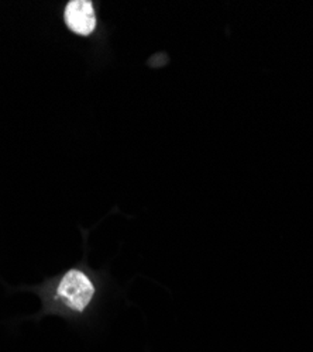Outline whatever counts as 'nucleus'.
Wrapping results in <instances>:
<instances>
[{"mask_svg":"<svg viewBox=\"0 0 313 352\" xmlns=\"http://www.w3.org/2000/svg\"><path fill=\"white\" fill-rule=\"evenodd\" d=\"M65 23L71 32L79 36H89L96 27V16L92 2L71 0L65 8Z\"/></svg>","mask_w":313,"mask_h":352,"instance_id":"obj_2","label":"nucleus"},{"mask_svg":"<svg viewBox=\"0 0 313 352\" xmlns=\"http://www.w3.org/2000/svg\"><path fill=\"white\" fill-rule=\"evenodd\" d=\"M56 295L69 309L83 311L95 295V287L83 272L71 270L61 279Z\"/></svg>","mask_w":313,"mask_h":352,"instance_id":"obj_1","label":"nucleus"}]
</instances>
